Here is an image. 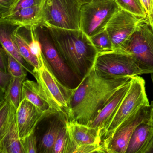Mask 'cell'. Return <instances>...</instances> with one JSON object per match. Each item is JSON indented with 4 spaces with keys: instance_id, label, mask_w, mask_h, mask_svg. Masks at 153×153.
Returning <instances> with one entry per match:
<instances>
[{
    "instance_id": "obj_1",
    "label": "cell",
    "mask_w": 153,
    "mask_h": 153,
    "mask_svg": "<svg viewBox=\"0 0 153 153\" xmlns=\"http://www.w3.org/2000/svg\"><path fill=\"white\" fill-rule=\"evenodd\" d=\"M131 78L106 77L97 72L93 66L75 88L67 120L87 125L113 94Z\"/></svg>"
},
{
    "instance_id": "obj_2",
    "label": "cell",
    "mask_w": 153,
    "mask_h": 153,
    "mask_svg": "<svg viewBox=\"0 0 153 153\" xmlns=\"http://www.w3.org/2000/svg\"><path fill=\"white\" fill-rule=\"evenodd\" d=\"M47 28L61 57L81 82L98 54L90 37L80 29Z\"/></svg>"
},
{
    "instance_id": "obj_3",
    "label": "cell",
    "mask_w": 153,
    "mask_h": 153,
    "mask_svg": "<svg viewBox=\"0 0 153 153\" xmlns=\"http://www.w3.org/2000/svg\"><path fill=\"white\" fill-rule=\"evenodd\" d=\"M83 4L79 0H44L41 25L47 27L80 29Z\"/></svg>"
},
{
    "instance_id": "obj_4",
    "label": "cell",
    "mask_w": 153,
    "mask_h": 153,
    "mask_svg": "<svg viewBox=\"0 0 153 153\" xmlns=\"http://www.w3.org/2000/svg\"><path fill=\"white\" fill-rule=\"evenodd\" d=\"M94 67L102 76L109 78L131 77L147 74L130 54L123 51L98 53Z\"/></svg>"
},
{
    "instance_id": "obj_5",
    "label": "cell",
    "mask_w": 153,
    "mask_h": 153,
    "mask_svg": "<svg viewBox=\"0 0 153 153\" xmlns=\"http://www.w3.org/2000/svg\"><path fill=\"white\" fill-rule=\"evenodd\" d=\"M33 71V76L35 78L36 82L53 102L59 114L65 120H68L71 98L75 88H69L62 83L51 70L43 56L41 68Z\"/></svg>"
},
{
    "instance_id": "obj_6",
    "label": "cell",
    "mask_w": 153,
    "mask_h": 153,
    "mask_svg": "<svg viewBox=\"0 0 153 153\" xmlns=\"http://www.w3.org/2000/svg\"><path fill=\"white\" fill-rule=\"evenodd\" d=\"M120 9L114 0H91L81 6L80 28L89 37L104 30Z\"/></svg>"
},
{
    "instance_id": "obj_7",
    "label": "cell",
    "mask_w": 153,
    "mask_h": 153,
    "mask_svg": "<svg viewBox=\"0 0 153 153\" xmlns=\"http://www.w3.org/2000/svg\"><path fill=\"white\" fill-rule=\"evenodd\" d=\"M145 85V80L141 77L136 76L131 78L128 90L106 130L102 141L111 137L123 121L140 108L150 105L146 93Z\"/></svg>"
},
{
    "instance_id": "obj_8",
    "label": "cell",
    "mask_w": 153,
    "mask_h": 153,
    "mask_svg": "<svg viewBox=\"0 0 153 153\" xmlns=\"http://www.w3.org/2000/svg\"><path fill=\"white\" fill-rule=\"evenodd\" d=\"M122 51L130 54L147 73H153V31L147 17L140 20Z\"/></svg>"
},
{
    "instance_id": "obj_9",
    "label": "cell",
    "mask_w": 153,
    "mask_h": 153,
    "mask_svg": "<svg viewBox=\"0 0 153 153\" xmlns=\"http://www.w3.org/2000/svg\"><path fill=\"white\" fill-rule=\"evenodd\" d=\"M36 31L42 45L43 56L51 70L64 85L72 89L76 88L80 82L61 57L48 28L40 25L36 28Z\"/></svg>"
},
{
    "instance_id": "obj_10",
    "label": "cell",
    "mask_w": 153,
    "mask_h": 153,
    "mask_svg": "<svg viewBox=\"0 0 153 153\" xmlns=\"http://www.w3.org/2000/svg\"><path fill=\"white\" fill-rule=\"evenodd\" d=\"M153 107V102L148 106L141 107L123 121L108 138L102 142L105 153H126L129 141L136 128L141 123L149 120Z\"/></svg>"
},
{
    "instance_id": "obj_11",
    "label": "cell",
    "mask_w": 153,
    "mask_h": 153,
    "mask_svg": "<svg viewBox=\"0 0 153 153\" xmlns=\"http://www.w3.org/2000/svg\"><path fill=\"white\" fill-rule=\"evenodd\" d=\"M143 18L120 8L114 15L105 30L111 40L114 51H122Z\"/></svg>"
},
{
    "instance_id": "obj_12",
    "label": "cell",
    "mask_w": 153,
    "mask_h": 153,
    "mask_svg": "<svg viewBox=\"0 0 153 153\" xmlns=\"http://www.w3.org/2000/svg\"><path fill=\"white\" fill-rule=\"evenodd\" d=\"M68 140L65 153H71L74 148L83 145H101L102 140L95 128L77 122L65 120Z\"/></svg>"
},
{
    "instance_id": "obj_13",
    "label": "cell",
    "mask_w": 153,
    "mask_h": 153,
    "mask_svg": "<svg viewBox=\"0 0 153 153\" xmlns=\"http://www.w3.org/2000/svg\"><path fill=\"white\" fill-rule=\"evenodd\" d=\"M130 85V80L120 87L113 94L94 119L87 124L98 131L102 140L128 90Z\"/></svg>"
},
{
    "instance_id": "obj_14",
    "label": "cell",
    "mask_w": 153,
    "mask_h": 153,
    "mask_svg": "<svg viewBox=\"0 0 153 153\" xmlns=\"http://www.w3.org/2000/svg\"><path fill=\"white\" fill-rule=\"evenodd\" d=\"M49 114L26 99H22L16 111V122L20 139L35 132L37 124Z\"/></svg>"
},
{
    "instance_id": "obj_15",
    "label": "cell",
    "mask_w": 153,
    "mask_h": 153,
    "mask_svg": "<svg viewBox=\"0 0 153 153\" xmlns=\"http://www.w3.org/2000/svg\"><path fill=\"white\" fill-rule=\"evenodd\" d=\"M43 5L44 2L40 5L21 9L9 16L0 18L1 25L20 27L27 30L33 27H37L42 24Z\"/></svg>"
},
{
    "instance_id": "obj_16",
    "label": "cell",
    "mask_w": 153,
    "mask_h": 153,
    "mask_svg": "<svg viewBox=\"0 0 153 153\" xmlns=\"http://www.w3.org/2000/svg\"><path fill=\"white\" fill-rule=\"evenodd\" d=\"M23 99L28 100L50 116L59 114L53 102L37 82L29 79L24 81L22 89Z\"/></svg>"
},
{
    "instance_id": "obj_17",
    "label": "cell",
    "mask_w": 153,
    "mask_h": 153,
    "mask_svg": "<svg viewBox=\"0 0 153 153\" xmlns=\"http://www.w3.org/2000/svg\"><path fill=\"white\" fill-rule=\"evenodd\" d=\"M65 122V120L59 114L50 121L49 127L39 143L38 152L52 153L54 144Z\"/></svg>"
},
{
    "instance_id": "obj_18",
    "label": "cell",
    "mask_w": 153,
    "mask_h": 153,
    "mask_svg": "<svg viewBox=\"0 0 153 153\" xmlns=\"http://www.w3.org/2000/svg\"><path fill=\"white\" fill-rule=\"evenodd\" d=\"M149 120V119L143 122L136 128L129 141L126 153H140L146 146L153 131Z\"/></svg>"
},
{
    "instance_id": "obj_19",
    "label": "cell",
    "mask_w": 153,
    "mask_h": 153,
    "mask_svg": "<svg viewBox=\"0 0 153 153\" xmlns=\"http://www.w3.org/2000/svg\"><path fill=\"white\" fill-rule=\"evenodd\" d=\"M20 27H16L10 33V36L16 45L20 54L24 59L33 68V71L37 70L41 68L42 63L31 52L29 42L25 37L19 32Z\"/></svg>"
},
{
    "instance_id": "obj_20",
    "label": "cell",
    "mask_w": 153,
    "mask_h": 153,
    "mask_svg": "<svg viewBox=\"0 0 153 153\" xmlns=\"http://www.w3.org/2000/svg\"><path fill=\"white\" fill-rule=\"evenodd\" d=\"M0 153H24L19 134L16 120L6 135L0 138Z\"/></svg>"
},
{
    "instance_id": "obj_21",
    "label": "cell",
    "mask_w": 153,
    "mask_h": 153,
    "mask_svg": "<svg viewBox=\"0 0 153 153\" xmlns=\"http://www.w3.org/2000/svg\"><path fill=\"white\" fill-rule=\"evenodd\" d=\"M0 42L1 46L5 49L8 53L19 62L27 72L33 75V68L25 59L20 54L16 45L11 38L10 33L6 28L1 26L0 31Z\"/></svg>"
},
{
    "instance_id": "obj_22",
    "label": "cell",
    "mask_w": 153,
    "mask_h": 153,
    "mask_svg": "<svg viewBox=\"0 0 153 153\" xmlns=\"http://www.w3.org/2000/svg\"><path fill=\"white\" fill-rule=\"evenodd\" d=\"M16 109L5 99H1L0 108V138L8 132L16 120Z\"/></svg>"
},
{
    "instance_id": "obj_23",
    "label": "cell",
    "mask_w": 153,
    "mask_h": 153,
    "mask_svg": "<svg viewBox=\"0 0 153 153\" xmlns=\"http://www.w3.org/2000/svg\"><path fill=\"white\" fill-rule=\"evenodd\" d=\"M27 76L20 77H12L10 85L3 98L10 103L16 110L22 100L23 84Z\"/></svg>"
},
{
    "instance_id": "obj_24",
    "label": "cell",
    "mask_w": 153,
    "mask_h": 153,
    "mask_svg": "<svg viewBox=\"0 0 153 153\" xmlns=\"http://www.w3.org/2000/svg\"><path fill=\"white\" fill-rule=\"evenodd\" d=\"M98 53L114 51L111 40L106 30L90 37Z\"/></svg>"
},
{
    "instance_id": "obj_25",
    "label": "cell",
    "mask_w": 153,
    "mask_h": 153,
    "mask_svg": "<svg viewBox=\"0 0 153 153\" xmlns=\"http://www.w3.org/2000/svg\"><path fill=\"white\" fill-rule=\"evenodd\" d=\"M121 9L128 11L140 18L147 16L146 10L140 0H114Z\"/></svg>"
},
{
    "instance_id": "obj_26",
    "label": "cell",
    "mask_w": 153,
    "mask_h": 153,
    "mask_svg": "<svg viewBox=\"0 0 153 153\" xmlns=\"http://www.w3.org/2000/svg\"><path fill=\"white\" fill-rule=\"evenodd\" d=\"M36 27H33L29 29L31 37V41L29 42V47L33 55L42 63V60L43 58L42 45L36 34Z\"/></svg>"
},
{
    "instance_id": "obj_27",
    "label": "cell",
    "mask_w": 153,
    "mask_h": 153,
    "mask_svg": "<svg viewBox=\"0 0 153 153\" xmlns=\"http://www.w3.org/2000/svg\"><path fill=\"white\" fill-rule=\"evenodd\" d=\"M8 71L10 73L11 76L15 78L27 76V71L23 65L9 53H8Z\"/></svg>"
},
{
    "instance_id": "obj_28",
    "label": "cell",
    "mask_w": 153,
    "mask_h": 153,
    "mask_svg": "<svg viewBox=\"0 0 153 153\" xmlns=\"http://www.w3.org/2000/svg\"><path fill=\"white\" fill-rule=\"evenodd\" d=\"M68 140V135L65 122L56 140L52 153H65Z\"/></svg>"
},
{
    "instance_id": "obj_29",
    "label": "cell",
    "mask_w": 153,
    "mask_h": 153,
    "mask_svg": "<svg viewBox=\"0 0 153 153\" xmlns=\"http://www.w3.org/2000/svg\"><path fill=\"white\" fill-rule=\"evenodd\" d=\"M24 153H36L38 152L37 139L35 132L22 139H20Z\"/></svg>"
},
{
    "instance_id": "obj_30",
    "label": "cell",
    "mask_w": 153,
    "mask_h": 153,
    "mask_svg": "<svg viewBox=\"0 0 153 153\" xmlns=\"http://www.w3.org/2000/svg\"><path fill=\"white\" fill-rule=\"evenodd\" d=\"M44 1V0H17L16 2L10 8L7 12L5 14V16L2 17L9 16L15 11L21 9L30 7L42 4Z\"/></svg>"
},
{
    "instance_id": "obj_31",
    "label": "cell",
    "mask_w": 153,
    "mask_h": 153,
    "mask_svg": "<svg viewBox=\"0 0 153 153\" xmlns=\"http://www.w3.org/2000/svg\"><path fill=\"white\" fill-rule=\"evenodd\" d=\"M12 78V76L9 72L0 71V88L3 97L10 85Z\"/></svg>"
},
{
    "instance_id": "obj_32",
    "label": "cell",
    "mask_w": 153,
    "mask_h": 153,
    "mask_svg": "<svg viewBox=\"0 0 153 153\" xmlns=\"http://www.w3.org/2000/svg\"><path fill=\"white\" fill-rule=\"evenodd\" d=\"M8 56L7 52L1 46L0 52V71L4 72L8 71Z\"/></svg>"
},
{
    "instance_id": "obj_33",
    "label": "cell",
    "mask_w": 153,
    "mask_h": 153,
    "mask_svg": "<svg viewBox=\"0 0 153 153\" xmlns=\"http://www.w3.org/2000/svg\"><path fill=\"white\" fill-rule=\"evenodd\" d=\"M17 0H0V18L5 16Z\"/></svg>"
},
{
    "instance_id": "obj_34",
    "label": "cell",
    "mask_w": 153,
    "mask_h": 153,
    "mask_svg": "<svg viewBox=\"0 0 153 153\" xmlns=\"http://www.w3.org/2000/svg\"><path fill=\"white\" fill-rule=\"evenodd\" d=\"M140 153H153V131L149 139Z\"/></svg>"
},
{
    "instance_id": "obj_35",
    "label": "cell",
    "mask_w": 153,
    "mask_h": 153,
    "mask_svg": "<svg viewBox=\"0 0 153 153\" xmlns=\"http://www.w3.org/2000/svg\"><path fill=\"white\" fill-rule=\"evenodd\" d=\"M141 3L146 10L147 16H148L152 9V0H140Z\"/></svg>"
},
{
    "instance_id": "obj_36",
    "label": "cell",
    "mask_w": 153,
    "mask_h": 153,
    "mask_svg": "<svg viewBox=\"0 0 153 153\" xmlns=\"http://www.w3.org/2000/svg\"><path fill=\"white\" fill-rule=\"evenodd\" d=\"M147 18L148 19L149 25H150V26L152 27L153 31V0H152V9H151V12L149 16L147 17Z\"/></svg>"
},
{
    "instance_id": "obj_37",
    "label": "cell",
    "mask_w": 153,
    "mask_h": 153,
    "mask_svg": "<svg viewBox=\"0 0 153 153\" xmlns=\"http://www.w3.org/2000/svg\"><path fill=\"white\" fill-rule=\"evenodd\" d=\"M149 123L151 124V126L153 127V107H152L150 111V117H149Z\"/></svg>"
},
{
    "instance_id": "obj_38",
    "label": "cell",
    "mask_w": 153,
    "mask_h": 153,
    "mask_svg": "<svg viewBox=\"0 0 153 153\" xmlns=\"http://www.w3.org/2000/svg\"><path fill=\"white\" fill-rule=\"evenodd\" d=\"M80 2H82L83 4H84V3H87V2H89L91 0H79Z\"/></svg>"
},
{
    "instance_id": "obj_39",
    "label": "cell",
    "mask_w": 153,
    "mask_h": 153,
    "mask_svg": "<svg viewBox=\"0 0 153 153\" xmlns=\"http://www.w3.org/2000/svg\"><path fill=\"white\" fill-rule=\"evenodd\" d=\"M151 79H152V83H153V73H152V74H151Z\"/></svg>"
}]
</instances>
